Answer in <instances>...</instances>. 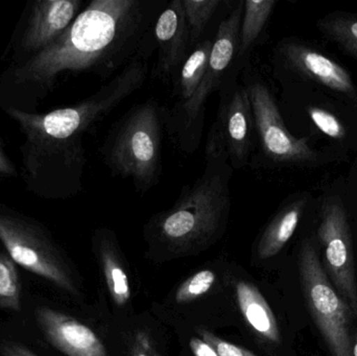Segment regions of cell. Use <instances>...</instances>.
Listing matches in <instances>:
<instances>
[{"label": "cell", "instance_id": "cell-1", "mask_svg": "<svg viewBox=\"0 0 357 356\" xmlns=\"http://www.w3.org/2000/svg\"><path fill=\"white\" fill-rule=\"evenodd\" d=\"M165 1L93 0L60 38L33 56L19 73L24 79L50 84L63 71H93L109 77L134 59Z\"/></svg>", "mask_w": 357, "mask_h": 356}, {"label": "cell", "instance_id": "cell-2", "mask_svg": "<svg viewBox=\"0 0 357 356\" xmlns=\"http://www.w3.org/2000/svg\"><path fill=\"white\" fill-rule=\"evenodd\" d=\"M233 171L225 155H205V169L191 185L181 188L175 204L155 215L151 231L176 248H191L213 240L231 211Z\"/></svg>", "mask_w": 357, "mask_h": 356}, {"label": "cell", "instance_id": "cell-3", "mask_svg": "<svg viewBox=\"0 0 357 356\" xmlns=\"http://www.w3.org/2000/svg\"><path fill=\"white\" fill-rule=\"evenodd\" d=\"M165 127V111L156 100H146L113 125L100 150L111 173L131 179L140 196L160 182Z\"/></svg>", "mask_w": 357, "mask_h": 356}, {"label": "cell", "instance_id": "cell-4", "mask_svg": "<svg viewBox=\"0 0 357 356\" xmlns=\"http://www.w3.org/2000/svg\"><path fill=\"white\" fill-rule=\"evenodd\" d=\"M148 71L144 59H134L96 93L75 106L43 115L27 114L16 109L8 112L33 141L63 146L79 144V135L144 86Z\"/></svg>", "mask_w": 357, "mask_h": 356}, {"label": "cell", "instance_id": "cell-5", "mask_svg": "<svg viewBox=\"0 0 357 356\" xmlns=\"http://www.w3.org/2000/svg\"><path fill=\"white\" fill-rule=\"evenodd\" d=\"M243 3V0L237 2L220 22L213 39L207 70L192 98L181 106H173L171 110L163 109L165 127L176 138L183 152L191 154L199 148L208 98L220 90L236 63Z\"/></svg>", "mask_w": 357, "mask_h": 356}, {"label": "cell", "instance_id": "cell-6", "mask_svg": "<svg viewBox=\"0 0 357 356\" xmlns=\"http://www.w3.org/2000/svg\"><path fill=\"white\" fill-rule=\"evenodd\" d=\"M298 265L306 305L331 355L354 356L356 319L331 284L312 240L302 245Z\"/></svg>", "mask_w": 357, "mask_h": 356}, {"label": "cell", "instance_id": "cell-7", "mask_svg": "<svg viewBox=\"0 0 357 356\" xmlns=\"http://www.w3.org/2000/svg\"><path fill=\"white\" fill-rule=\"evenodd\" d=\"M237 73L234 65L218 90L220 106L205 146V155H225L234 171L247 167L256 136L249 95Z\"/></svg>", "mask_w": 357, "mask_h": 356}, {"label": "cell", "instance_id": "cell-8", "mask_svg": "<svg viewBox=\"0 0 357 356\" xmlns=\"http://www.w3.org/2000/svg\"><path fill=\"white\" fill-rule=\"evenodd\" d=\"M262 156L278 165L302 164L316 160L306 138H296L283 123L276 100L268 86L248 75L245 82Z\"/></svg>", "mask_w": 357, "mask_h": 356}, {"label": "cell", "instance_id": "cell-9", "mask_svg": "<svg viewBox=\"0 0 357 356\" xmlns=\"http://www.w3.org/2000/svg\"><path fill=\"white\" fill-rule=\"evenodd\" d=\"M321 217L318 236L324 248L323 268L357 321V281L351 231L339 196H331L323 202Z\"/></svg>", "mask_w": 357, "mask_h": 356}, {"label": "cell", "instance_id": "cell-10", "mask_svg": "<svg viewBox=\"0 0 357 356\" xmlns=\"http://www.w3.org/2000/svg\"><path fill=\"white\" fill-rule=\"evenodd\" d=\"M0 240L16 265L75 294L73 278L50 240L31 224L0 213Z\"/></svg>", "mask_w": 357, "mask_h": 356}, {"label": "cell", "instance_id": "cell-11", "mask_svg": "<svg viewBox=\"0 0 357 356\" xmlns=\"http://www.w3.org/2000/svg\"><path fill=\"white\" fill-rule=\"evenodd\" d=\"M154 37L158 48L155 77L161 79L175 77L189 52L182 0H173L161 10L155 21Z\"/></svg>", "mask_w": 357, "mask_h": 356}, {"label": "cell", "instance_id": "cell-12", "mask_svg": "<svg viewBox=\"0 0 357 356\" xmlns=\"http://www.w3.org/2000/svg\"><path fill=\"white\" fill-rule=\"evenodd\" d=\"M40 330L48 342L67 356H108L102 341L85 324L48 307L35 311Z\"/></svg>", "mask_w": 357, "mask_h": 356}, {"label": "cell", "instance_id": "cell-13", "mask_svg": "<svg viewBox=\"0 0 357 356\" xmlns=\"http://www.w3.org/2000/svg\"><path fill=\"white\" fill-rule=\"evenodd\" d=\"M278 50L287 67L299 75L314 79L333 91L349 96L356 93L351 75L328 56L297 42H284Z\"/></svg>", "mask_w": 357, "mask_h": 356}, {"label": "cell", "instance_id": "cell-14", "mask_svg": "<svg viewBox=\"0 0 357 356\" xmlns=\"http://www.w3.org/2000/svg\"><path fill=\"white\" fill-rule=\"evenodd\" d=\"M81 6L79 0H43L33 4L23 45L26 49L47 47L68 29Z\"/></svg>", "mask_w": 357, "mask_h": 356}, {"label": "cell", "instance_id": "cell-15", "mask_svg": "<svg viewBox=\"0 0 357 356\" xmlns=\"http://www.w3.org/2000/svg\"><path fill=\"white\" fill-rule=\"evenodd\" d=\"M236 299L239 309L252 330L268 342L280 343V332L276 318L258 288L248 282H238Z\"/></svg>", "mask_w": 357, "mask_h": 356}, {"label": "cell", "instance_id": "cell-16", "mask_svg": "<svg viewBox=\"0 0 357 356\" xmlns=\"http://www.w3.org/2000/svg\"><path fill=\"white\" fill-rule=\"evenodd\" d=\"M306 201L298 199L283 207L268 224L257 245L260 259L276 256L293 238L305 209Z\"/></svg>", "mask_w": 357, "mask_h": 356}, {"label": "cell", "instance_id": "cell-17", "mask_svg": "<svg viewBox=\"0 0 357 356\" xmlns=\"http://www.w3.org/2000/svg\"><path fill=\"white\" fill-rule=\"evenodd\" d=\"M277 2L274 0H245L239 29L237 68L245 66V60L266 29Z\"/></svg>", "mask_w": 357, "mask_h": 356}, {"label": "cell", "instance_id": "cell-18", "mask_svg": "<svg viewBox=\"0 0 357 356\" xmlns=\"http://www.w3.org/2000/svg\"><path fill=\"white\" fill-rule=\"evenodd\" d=\"M213 40L199 42L181 65L174 89L173 95L177 98L174 106H181L188 102L201 85L207 70Z\"/></svg>", "mask_w": 357, "mask_h": 356}, {"label": "cell", "instance_id": "cell-19", "mask_svg": "<svg viewBox=\"0 0 357 356\" xmlns=\"http://www.w3.org/2000/svg\"><path fill=\"white\" fill-rule=\"evenodd\" d=\"M100 246V258L109 292L119 307H125L131 297L129 278L115 256L112 240L109 234H102Z\"/></svg>", "mask_w": 357, "mask_h": 356}, {"label": "cell", "instance_id": "cell-20", "mask_svg": "<svg viewBox=\"0 0 357 356\" xmlns=\"http://www.w3.org/2000/svg\"><path fill=\"white\" fill-rule=\"evenodd\" d=\"M222 0H182L189 33V48H195Z\"/></svg>", "mask_w": 357, "mask_h": 356}, {"label": "cell", "instance_id": "cell-21", "mask_svg": "<svg viewBox=\"0 0 357 356\" xmlns=\"http://www.w3.org/2000/svg\"><path fill=\"white\" fill-rule=\"evenodd\" d=\"M21 284L16 263L10 255L0 254V309L21 311Z\"/></svg>", "mask_w": 357, "mask_h": 356}, {"label": "cell", "instance_id": "cell-22", "mask_svg": "<svg viewBox=\"0 0 357 356\" xmlns=\"http://www.w3.org/2000/svg\"><path fill=\"white\" fill-rule=\"evenodd\" d=\"M320 26L342 47L357 56V19L337 17L321 23Z\"/></svg>", "mask_w": 357, "mask_h": 356}, {"label": "cell", "instance_id": "cell-23", "mask_svg": "<svg viewBox=\"0 0 357 356\" xmlns=\"http://www.w3.org/2000/svg\"><path fill=\"white\" fill-rule=\"evenodd\" d=\"M215 282V274L210 270H203L181 284L176 293V302L178 304L190 302L205 295Z\"/></svg>", "mask_w": 357, "mask_h": 356}, {"label": "cell", "instance_id": "cell-24", "mask_svg": "<svg viewBox=\"0 0 357 356\" xmlns=\"http://www.w3.org/2000/svg\"><path fill=\"white\" fill-rule=\"evenodd\" d=\"M308 114L316 127H319L325 135L333 139H344L346 137L343 123L333 113L319 107H310L308 109Z\"/></svg>", "mask_w": 357, "mask_h": 356}, {"label": "cell", "instance_id": "cell-25", "mask_svg": "<svg viewBox=\"0 0 357 356\" xmlns=\"http://www.w3.org/2000/svg\"><path fill=\"white\" fill-rule=\"evenodd\" d=\"M197 332L201 336L202 340L208 343L216 351L218 356H257L248 349L241 348V347L218 338L208 330H199Z\"/></svg>", "mask_w": 357, "mask_h": 356}, {"label": "cell", "instance_id": "cell-26", "mask_svg": "<svg viewBox=\"0 0 357 356\" xmlns=\"http://www.w3.org/2000/svg\"><path fill=\"white\" fill-rule=\"evenodd\" d=\"M1 356H38L24 345L15 342H2L0 344Z\"/></svg>", "mask_w": 357, "mask_h": 356}, {"label": "cell", "instance_id": "cell-27", "mask_svg": "<svg viewBox=\"0 0 357 356\" xmlns=\"http://www.w3.org/2000/svg\"><path fill=\"white\" fill-rule=\"evenodd\" d=\"M189 347L195 356H218L216 351L208 343L197 336L191 338Z\"/></svg>", "mask_w": 357, "mask_h": 356}, {"label": "cell", "instance_id": "cell-28", "mask_svg": "<svg viewBox=\"0 0 357 356\" xmlns=\"http://www.w3.org/2000/svg\"><path fill=\"white\" fill-rule=\"evenodd\" d=\"M13 173H14V167H13L12 163L8 160V157L4 154L1 144H0V173L10 175Z\"/></svg>", "mask_w": 357, "mask_h": 356}, {"label": "cell", "instance_id": "cell-29", "mask_svg": "<svg viewBox=\"0 0 357 356\" xmlns=\"http://www.w3.org/2000/svg\"><path fill=\"white\" fill-rule=\"evenodd\" d=\"M133 356H154L151 355L150 346H149V340L144 336L140 338L138 348L134 349Z\"/></svg>", "mask_w": 357, "mask_h": 356}, {"label": "cell", "instance_id": "cell-30", "mask_svg": "<svg viewBox=\"0 0 357 356\" xmlns=\"http://www.w3.org/2000/svg\"><path fill=\"white\" fill-rule=\"evenodd\" d=\"M352 353L354 356H357V332H354V347H352Z\"/></svg>", "mask_w": 357, "mask_h": 356}]
</instances>
